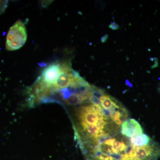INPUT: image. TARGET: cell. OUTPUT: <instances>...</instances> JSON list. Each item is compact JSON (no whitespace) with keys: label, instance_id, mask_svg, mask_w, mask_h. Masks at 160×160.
Returning <instances> with one entry per match:
<instances>
[{"label":"cell","instance_id":"cell-1","mask_svg":"<svg viewBox=\"0 0 160 160\" xmlns=\"http://www.w3.org/2000/svg\"><path fill=\"white\" fill-rule=\"evenodd\" d=\"M27 33L26 26L21 20H18L10 27L6 39V49L14 51L22 48L27 40Z\"/></svg>","mask_w":160,"mask_h":160},{"label":"cell","instance_id":"cell-2","mask_svg":"<svg viewBox=\"0 0 160 160\" xmlns=\"http://www.w3.org/2000/svg\"><path fill=\"white\" fill-rule=\"evenodd\" d=\"M63 63V62H56L50 64L43 70L37 79L44 86L49 87L55 82L61 73Z\"/></svg>","mask_w":160,"mask_h":160},{"label":"cell","instance_id":"cell-3","mask_svg":"<svg viewBox=\"0 0 160 160\" xmlns=\"http://www.w3.org/2000/svg\"><path fill=\"white\" fill-rule=\"evenodd\" d=\"M121 131L123 135L129 138L134 135L143 133L142 128L139 123L132 118L128 119L122 124Z\"/></svg>","mask_w":160,"mask_h":160},{"label":"cell","instance_id":"cell-4","mask_svg":"<svg viewBox=\"0 0 160 160\" xmlns=\"http://www.w3.org/2000/svg\"><path fill=\"white\" fill-rule=\"evenodd\" d=\"M100 106L102 109L110 111L121 105L117 100L105 93L100 98Z\"/></svg>","mask_w":160,"mask_h":160},{"label":"cell","instance_id":"cell-5","mask_svg":"<svg viewBox=\"0 0 160 160\" xmlns=\"http://www.w3.org/2000/svg\"><path fill=\"white\" fill-rule=\"evenodd\" d=\"M130 140L131 144L135 146H146L152 140L151 138L145 133L134 135L130 138Z\"/></svg>","mask_w":160,"mask_h":160},{"label":"cell","instance_id":"cell-6","mask_svg":"<svg viewBox=\"0 0 160 160\" xmlns=\"http://www.w3.org/2000/svg\"><path fill=\"white\" fill-rule=\"evenodd\" d=\"M8 1H0V15L6 10L8 6Z\"/></svg>","mask_w":160,"mask_h":160},{"label":"cell","instance_id":"cell-7","mask_svg":"<svg viewBox=\"0 0 160 160\" xmlns=\"http://www.w3.org/2000/svg\"><path fill=\"white\" fill-rule=\"evenodd\" d=\"M109 27L110 29L113 30H118L120 28L119 26L115 22H112L110 25H109Z\"/></svg>","mask_w":160,"mask_h":160},{"label":"cell","instance_id":"cell-8","mask_svg":"<svg viewBox=\"0 0 160 160\" xmlns=\"http://www.w3.org/2000/svg\"><path fill=\"white\" fill-rule=\"evenodd\" d=\"M52 1H42L41 2V5L43 7H46L49 6L52 2Z\"/></svg>","mask_w":160,"mask_h":160},{"label":"cell","instance_id":"cell-9","mask_svg":"<svg viewBox=\"0 0 160 160\" xmlns=\"http://www.w3.org/2000/svg\"><path fill=\"white\" fill-rule=\"evenodd\" d=\"M108 35L107 34H106L104 35V36L102 37L101 39V41L102 43L105 42L107 41V39H108Z\"/></svg>","mask_w":160,"mask_h":160},{"label":"cell","instance_id":"cell-10","mask_svg":"<svg viewBox=\"0 0 160 160\" xmlns=\"http://www.w3.org/2000/svg\"><path fill=\"white\" fill-rule=\"evenodd\" d=\"M158 91L159 92H160V85L159 87L158 88Z\"/></svg>","mask_w":160,"mask_h":160}]
</instances>
